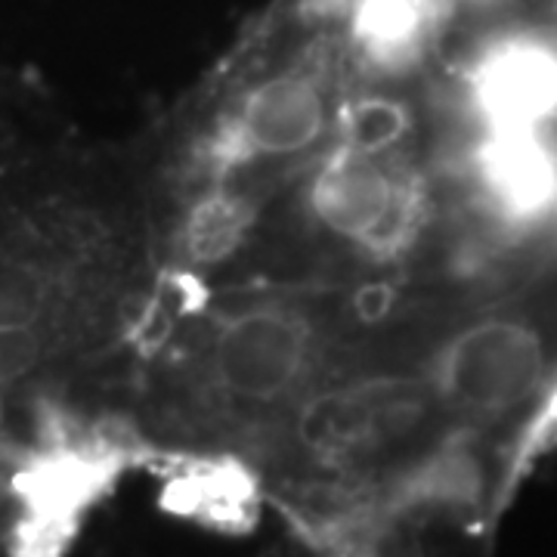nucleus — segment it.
<instances>
[{"label": "nucleus", "instance_id": "obj_3", "mask_svg": "<svg viewBox=\"0 0 557 557\" xmlns=\"http://www.w3.org/2000/svg\"><path fill=\"white\" fill-rule=\"evenodd\" d=\"M7 437V403H3V387H0V440Z\"/></svg>", "mask_w": 557, "mask_h": 557}, {"label": "nucleus", "instance_id": "obj_2", "mask_svg": "<svg viewBox=\"0 0 557 557\" xmlns=\"http://www.w3.org/2000/svg\"><path fill=\"white\" fill-rule=\"evenodd\" d=\"M292 230L325 260L412 278L434 233L428 156H372L332 139L298 174Z\"/></svg>", "mask_w": 557, "mask_h": 557}, {"label": "nucleus", "instance_id": "obj_1", "mask_svg": "<svg viewBox=\"0 0 557 557\" xmlns=\"http://www.w3.org/2000/svg\"><path fill=\"white\" fill-rule=\"evenodd\" d=\"M189 384L205 406L239 421H285L322 381L354 366L341 298L255 295L218 307L189 354Z\"/></svg>", "mask_w": 557, "mask_h": 557}]
</instances>
